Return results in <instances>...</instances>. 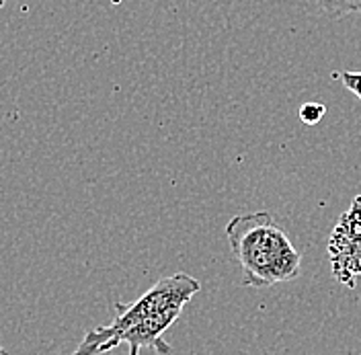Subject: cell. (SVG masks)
Wrapping results in <instances>:
<instances>
[{"label": "cell", "instance_id": "cell-6", "mask_svg": "<svg viewBox=\"0 0 361 355\" xmlns=\"http://www.w3.org/2000/svg\"><path fill=\"white\" fill-rule=\"evenodd\" d=\"M333 78L341 80L343 87L347 90H351V92L361 101V72H349V70H345V72H335Z\"/></svg>", "mask_w": 361, "mask_h": 355}, {"label": "cell", "instance_id": "cell-1", "mask_svg": "<svg viewBox=\"0 0 361 355\" xmlns=\"http://www.w3.org/2000/svg\"><path fill=\"white\" fill-rule=\"evenodd\" d=\"M200 289V279L189 273H173L158 279L137 300L130 304H117V314L111 323L85 335L74 355L109 354L121 343L130 347V355H140L142 349H154L160 355H171L173 349L162 339V335L173 327L183 308Z\"/></svg>", "mask_w": 361, "mask_h": 355}, {"label": "cell", "instance_id": "cell-4", "mask_svg": "<svg viewBox=\"0 0 361 355\" xmlns=\"http://www.w3.org/2000/svg\"><path fill=\"white\" fill-rule=\"evenodd\" d=\"M316 4L331 17H345L361 13V0H316Z\"/></svg>", "mask_w": 361, "mask_h": 355}, {"label": "cell", "instance_id": "cell-8", "mask_svg": "<svg viewBox=\"0 0 361 355\" xmlns=\"http://www.w3.org/2000/svg\"><path fill=\"white\" fill-rule=\"evenodd\" d=\"M6 2H8V0H0V8H2V6H4Z\"/></svg>", "mask_w": 361, "mask_h": 355}, {"label": "cell", "instance_id": "cell-2", "mask_svg": "<svg viewBox=\"0 0 361 355\" xmlns=\"http://www.w3.org/2000/svg\"><path fill=\"white\" fill-rule=\"evenodd\" d=\"M226 236L247 288H269L300 275L302 255L269 212L230 218Z\"/></svg>", "mask_w": 361, "mask_h": 355}, {"label": "cell", "instance_id": "cell-3", "mask_svg": "<svg viewBox=\"0 0 361 355\" xmlns=\"http://www.w3.org/2000/svg\"><path fill=\"white\" fill-rule=\"evenodd\" d=\"M331 267L341 284H353L361 275V195L341 216L329 243Z\"/></svg>", "mask_w": 361, "mask_h": 355}, {"label": "cell", "instance_id": "cell-7", "mask_svg": "<svg viewBox=\"0 0 361 355\" xmlns=\"http://www.w3.org/2000/svg\"><path fill=\"white\" fill-rule=\"evenodd\" d=\"M0 355H11V354H8V351H6V349H4V347L0 345Z\"/></svg>", "mask_w": 361, "mask_h": 355}, {"label": "cell", "instance_id": "cell-5", "mask_svg": "<svg viewBox=\"0 0 361 355\" xmlns=\"http://www.w3.org/2000/svg\"><path fill=\"white\" fill-rule=\"evenodd\" d=\"M324 113H326V107L322 105V103H304L302 107H300V119H302V124H306V126H316L322 117H324Z\"/></svg>", "mask_w": 361, "mask_h": 355}]
</instances>
